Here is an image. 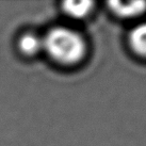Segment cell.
<instances>
[{
  "mask_svg": "<svg viewBox=\"0 0 146 146\" xmlns=\"http://www.w3.org/2000/svg\"><path fill=\"white\" fill-rule=\"evenodd\" d=\"M129 45L134 53L146 58V23L134 27L129 34Z\"/></svg>",
  "mask_w": 146,
  "mask_h": 146,
  "instance_id": "cell-3",
  "label": "cell"
},
{
  "mask_svg": "<svg viewBox=\"0 0 146 146\" xmlns=\"http://www.w3.org/2000/svg\"><path fill=\"white\" fill-rule=\"evenodd\" d=\"M43 46L50 59L62 65L77 64L86 53L84 38L65 27L51 29L43 40Z\"/></svg>",
  "mask_w": 146,
  "mask_h": 146,
  "instance_id": "cell-1",
  "label": "cell"
},
{
  "mask_svg": "<svg viewBox=\"0 0 146 146\" xmlns=\"http://www.w3.org/2000/svg\"><path fill=\"white\" fill-rule=\"evenodd\" d=\"M110 10L121 18H133L145 12V1H110Z\"/></svg>",
  "mask_w": 146,
  "mask_h": 146,
  "instance_id": "cell-2",
  "label": "cell"
},
{
  "mask_svg": "<svg viewBox=\"0 0 146 146\" xmlns=\"http://www.w3.org/2000/svg\"><path fill=\"white\" fill-rule=\"evenodd\" d=\"M18 48L21 52L27 57H33L44 49L43 40L33 33H26L18 41Z\"/></svg>",
  "mask_w": 146,
  "mask_h": 146,
  "instance_id": "cell-4",
  "label": "cell"
},
{
  "mask_svg": "<svg viewBox=\"0 0 146 146\" xmlns=\"http://www.w3.org/2000/svg\"><path fill=\"white\" fill-rule=\"evenodd\" d=\"M93 1H66L63 3V11L73 18H83L93 10Z\"/></svg>",
  "mask_w": 146,
  "mask_h": 146,
  "instance_id": "cell-5",
  "label": "cell"
}]
</instances>
